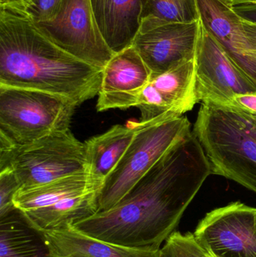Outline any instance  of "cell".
I'll return each mask as SVG.
<instances>
[{"label":"cell","instance_id":"1","mask_svg":"<svg viewBox=\"0 0 256 257\" xmlns=\"http://www.w3.org/2000/svg\"><path fill=\"white\" fill-rule=\"evenodd\" d=\"M210 175L208 160L192 131L117 205L72 226L123 247L159 250Z\"/></svg>","mask_w":256,"mask_h":257},{"label":"cell","instance_id":"2","mask_svg":"<svg viewBox=\"0 0 256 257\" xmlns=\"http://www.w3.org/2000/svg\"><path fill=\"white\" fill-rule=\"evenodd\" d=\"M102 69L51 42L22 12L0 7V85L69 98L80 105L99 94Z\"/></svg>","mask_w":256,"mask_h":257},{"label":"cell","instance_id":"3","mask_svg":"<svg viewBox=\"0 0 256 257\" xmlns=\"http://www.w3.org/2000/svg\"><path fill=\"white\" fill-rule=\"evenodd\" d=\"M192 132L211 175L256 193V130L243 114L231 107L202 104Z\"/></svg>","mask_w":256,"mask_h":257},{"label":"cell","instance_id":"4","mask_svg":"<svg viewBox=\"0 0 256 257\" xmlns=\"http://www.w3.org/2000/svg\"><path fill=\"white\" fill-rule=\"evenodd\" d=\"M99 193L89 174H78L21 188L13 202L41 230H57L99 212Z\"/></svg>","mask_w":256,"mask_h":257},{"label":"cell","instance_id":"5","mask_svg":"<svg viewBox=\"0 0 256 257\" xmlns=\"http://www.w3.org/2000/svg\"><path fill=\"white\" fill-rule=\"evenodd\" d=\"M132 143L105 180L99 196V211L117 205L160 159L192 131L185 116L148 123L136 122Z\"/></svg>","mask_w":256,"mask_h":257},{"label":"cell","instance_id":"6","mask_svg":"<svg viewBox=\"0 0 256 257\" xmlns=\"http://www.w3.org/2000/svg\"><path fill=\"white\" fill-rule=\"evenodd\" d=\"M77 106L60 95L0 85V136L19 147L69 130Z\"/></svg>","mask_w":256,"mask_h":257},{"label":"cell","instance_id":"7","mask_svg":"<svg viewBox=\"0 0 256 257\" xmlns=\"http://www.w3.org/2000/svg\"><path fill=\"white\" fill-rule=\"evenodd\" d=\"M11 168L21 188L87 173L85 143L70 130L55 132L24 146L0 149V171Z\"/></svg>","mask_w":256,"mask_h":257},{"label":"cell","instance_id":"8","mask_svg":"<svg viewBox=\"0 0 256 257\" xmlns=\"http://www.w3.org/2000/svg\"><path fill=\"white\" fill-rule=\"evenodd\" d=\"M36 24L57 46L95 67L103 69L114 57L98 27L90 0H63L53 19Z\"/></svg>","mask_w":256,"mask_h":257},{"label":"cell","instance_id":"9","mask_svg":"<svg viewBox=\"0 0 256 257\" xmlns=\"http://www.w3.org/2000/svg\"><path fill=\"white\" fill-rule=\"evenodd\" d=\"M195 64L198 102L230 106L237 95L256 93L255 86L236 66L201 21Z\"/></svg>","mask_w":256,"mask_h":257},{"label":"cell","instance_id":"10","mask_svg":"<svg viewBox=\"0 0 256 257\" xmlns=\"http://www.w3.org/2000/svg\"><path fill=\"white\" fill-rule=\"evenodd\" d=\"M256 208L234 202L207 213L194 237L216 257H256Z\"/></svg>","mask_w":256,"mask_h":257},{"label":"cell","instance_id":"11","mask_svg":"<svg viewBox=\"0 0 256 257\" xmlns=\"http://www.w3.org/2000/svg\"><path fill=\"white\" fill-rule=\"evenodd\" d=\"M198 103L195 89V58L166 72L152 75L138 100L140 123L179 117Z\"/></svg>","mask_w":256,"mask_h":257},{"label":"cell","instance_id":"12","mask_svg":"<svg viewBox=\"0 0 256 257\" xmlns=\"http://www.w3.org/2000/svg\"><path fill=\"white\" fill-rule=\"evenodd\" d=\"M201 19L187 24H168L140 28L132 46L152 75L166 72L195 58Z\"/></svg>","mask_w":256,"mask_h":257},{"label":"cell","instance_id":"13","mask_svg":"<svg viewBox=\"0 0 256 257\" xmlns=\"http://www.w3.org/2000/svg\"><path fill=\"white\" fill-rule=\"evenodd\" d=\"M151 72L133 46L117 53L102 69L98 111L136 107Z\"/></svg>","mask_w":256,"mask_h":257},{"label":"cell","instance_id":"14","mask_svg":"<svg viewBox=\"0 0 256 257\" xmlns=\"http://www.w3.org/2000/svg\"><path fill=\"white\" fill-rule=\"evenodd\" d=\"M196 1L203 25L256 88V56L245 33L243 20L219 0Z\"/></svg>","mask_w":256,"mask_h":257},{"label":"cell","instance_id":"15","mask_svg":"<svg viewBox=\"0 0 256 257\" xmlns=\"http://www.w3.org/2000/svg\"><path fill=\"white\" fill-rule=\"evenodd\" d=\"M144 0H90L99 30L114 54L132 46Z\"/></svg>","mask_w":256,"mask_h":257},{"label":"cell","instance_id":"16","mask_svg":"<svg viewBox=\"0 0 256 257\" xmlns=\"http://www.w3.org/2000/svg\"><path fill=\"white\" fill-rule=\"evenodd\" d=\"M54 257H160V250H141L107 242L72 226L44 231Z\"/></svg>","mask_w":256,"mask_h":257},{"label":"cell","instance_id":"17","mask_svg":"<svg viewBox=\"0 0 256 257\" xmlns=\"http://www.w3.org/2000/svg\"><path fill=\"white\" fill-rule=\"evenodd\" d=\"M0 257H54L44 231L19 208L0 215Z\"/></svg>","mask_w":256,"mask_h":257},{"label":"cell","instance_id":"18","mask_svg":"<svg viewBox=\"0 0 256 257\" xmlns=\"http://www.w3.org/2000/svg\"><path fill=\"white\" fill-rule=\"evenodd\" d=\"M136 130V122L115 125L85 142L87 172L99 190L127 151Z\"/></svg>","mask_w":256,"mask_h":257},{"label":"cell","instance_id":"19","mask_svg":"<svg viewBox=\"0 0 256 257\" xmlns=\"http://www.w3.org/2000/svg\"><path fill=\"white\" fill-rule=\"evenodd\" d=\"M196 0H144L141 29L168 24H187L199 21Z\"/></svg>","mask_w":256,"mask_h":257},{"label":"cell","instance_id":"20","mask_svg":"<svg viewBox=\"0 0 256 257\" xmlns=\"http://www.w3.org/2000/svg\"><path fill=\"white\" fill-rule=\"evenodd\" d=\"M160 257H205L193 233L174 231L160 250Z\"/></svg>","mask_w":256,"mask_h":257},{"label":"cell","instance_id":"21","mask_svg":"<svg viewBox=\"0 0 256 257\" xmlns=\"http://www.w3.org/2000/svg\"><path fill=\"white\" fill-rule=\"evenodd\" d=\"M20 189L19 181L11 168L0 171V215L15 208L14 197Z\"/></svg>","mask_w":256,"mask_h":257},{"label":"cell","instance_id":"22","mask_svg":"<svg viewBox=\"0 0 256 257\" xmlns=\"http://www.w3.org/2000/svg\"><path fill=\"white\" fill-rule=\"evenodd\" d=\"M62 3L63 0H30L22 13L35 23L51 21L57 15Z\"/></svg>","mask_w":256,"mask_h":257},{"label":"cell","instance_id":"23","mask_svg":"<svg viewBox=\"0 0 256 257\" xmlns=\"http://www.w3.org/2000/svg\"><path fill=\"white\" fill-rule=\"evenodd\" d=\"M231 107L243 114L256 130V93L237 95Z\"/></svg>","mask_w":256,"mask_h":257},{"label":"cell","instance_id":"24","mask_svg":"<svg viewBox=\"0 0 256 257\" xmlns=\"http://www.w3.org/2000/svg\"><path fill=\"white\" fill-rule=\"evenodd\" d=\"M231 9L241 19L256 24V3H239Z\"/></svg>","mask_w":256,"mask_h":257},{"label":"cell","instance_id":"25","mask_svg":"<svg viewBox=\"0 0 256 257\" xmlns=\"http://www.w3.org/2000/svg\"><path fill=\"white\" fill-rule=\"evenodd\" d=\"M243 26L251 48L256 56V24L243 20Z\"/></svg>","mask_w":256,"mask_h":257},{"label":"cell","instance_id":"26","mask_svg":"<svg viewBox=\"0 0 256 257\" xmlns=\"http://www.w3.org/2000/svg\"><path fill=\"white\" fill-rule=\"evenodd\" d=\"M30 0H0V7L24 12Z\"/></svg>","mask_w":256,"mask_h":257},{"label":"cell","instance_id":"27","mask_svg":"<svg viewBox=\"0 0 256 257\" xmlns=\"http://www.w3.org/2000/svg\"><path fill=\"white\" fill-rule=\"evenodd\" d=\"M230 1L231 3V6L239 3H256V0H230Z\"/></svg>","mask_w":256,"mask_h":257},{"label":"cell","instance_id":"28","mask_svg":"<svg viewBox=\"0 0 256 257\" xmlns=\"http://www.w3.org/2000/svg\"><path fill=\"white\" fill-rule=\"evenodd\" d=\"M219 1L222 2V3H223L224 4L227 5V6H230V7H231V3L230 0H219Z\"/></svg>","mask_w":256,"mask_h":257},{"label":"cell","instance_id":"29","mask_svg":"<svg viewBox=\"0 0 256 257\" xmlns=\"http://www.w3.org/2000/svg\"><path fill=\"white\" fill-rule=\"evenodd\" d=\"M204 253H205V257H216L213 256V254H211V253H209V252L204 251Z\"/></svg>","mask_w":256,"mask_h":257},{"label":"cell","instance_id":"30","mask_svg":"<svg viewBox=\"0 0 256 257\" xmlns=\"http://www.w3.org/2000/svg\"><path fill=\"white\" fill-rule=\"evenodd\" d=\"M255 234H256V211H255Z\"/></svg>","mask_w":256,"mask_h":257}]
</instances>
